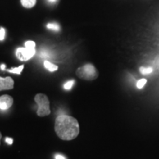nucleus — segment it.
Returning <instances> with one entry per match:
<instances>
[{"label": "nucleus", "mask_w": 159, "mask_h": 159, "mask_svg": "<svg viewBox=\"0 0 159 159\" xmlns=\"http://www.w3.org/2000/svg\"><path fill=\"white\" fill-rule=\"evenodd\" d=\"M75 73L79 78L89 81L94 80L99 76L98 71L91 63H87L83 66L79 67Z\"/></svg>", "instance_id": "obj_3"}, {"label": "nucleus", "mask_w": 159, "mask_h": 159, "mask_svg": "<svg viewBox=\"0 0 159 159\" xmlns=\"http://www.w3.org/2000/svg\"><path fill=\"white\" fill-rule=\"evenodd\" d=\"M146 83H147V80L146 79H141V80H139L136 83L137 88L139 89H142L143 87L144 86Z\"/></svg>", "instance_id": "obj_13"}, {"label": "nucleus", "mask_w": 159, "mask_h": 159, "mask_svg": "<svg viewBox=\"0 0 159 159\" xmlns=\"http://www.w3.org/2000/svg\"><path fill=\"white\" fill-rule=\"evenodd\" d=\"M5 142L8 144H13V139L7 137V138L5 139Z\"/></svg>", "instance_id": "obj_15"}, {"label": "nucleus", "mask_w": 159, "mask_h": 159, "mask_svg": "<svg viewBox=\"0 0 159 159\" xmlns=\"http://www.w3.org/2000/svg\"><path fill=\"white\" fill-rule=\"evenodd\" d=\"M5 30L3 27H0V41L5 39Z\"/></svg>", "instance_id": "obj_14"}, {"label": "nucleus", "mask_w": 159, "mask_h": 159, "mask_svg": "<svg viewBox=\"0 0 159 159\" xmlns=\"http://www.w3.org/2000/svg\"><path fill=\"white\" fill-rule=\"evenodd\" d=\"M5 65H2L1 69H5Z\"/></svg>", "instance_id": "obj_17"}, {"label": "nucleus", "mask_w": 159, "mask_h": 159, "mask_svg": "<svg viewBox=\"0 0 159 159\" xmlns=\"http://www.w3.org/2000/svg\"><path fill=\"white\" fill-rule=\"evenodd\" d=\"M24 66H25L21 65V66H19L17 67V68H12L11 69H7V71L10 73H13V74L21 75V71H22L23 69H24Z\"/></svg>", "instance_id": "obj_9"}, {"label": "nucleus", "mask_w": 159, "mask_h": 159, "mask_svg": "<svg viewBox=\"0 0 159 159\" xmlns=\"http://www.w3.org/2000/svg\"><path fill=\"white\" fill-rule=\"evenodd\" d=\"M139 71H140V72L142 73V75H146L152 73L153 69H152V67H147V68L146 67H141V68L139 69Z\"/></svg>", "instance_id": "obj_10"}, {"label": "nucleus", "mask_w": 159, "mask_h": 159, "mask_svg": "<svg viewBox=\"0 0 159 159\" xmlns=\"http://www.w3.org/2000/svg\"><path fill=\"white\" fill-rule=\"evenodd\" d=\"M55 159H66L63 156H61V155H56L55 156Z\"/></svg>", "instance_id": "obj_16"}, {"label": "nucleus", "mask_w": 159, "mask_h": 159, "mask_svg": "<svg viewBox=\"0 0 159 159\" xmlns=\"http://www.w3.org/2000/svg\"><path fill=\"white\" fill-rule=\"evenodd\" d=\"M35 43L33 41H27L25 47H19L16 52V56L21 61H27L34 56L35 53Z\"/></svg>", "instance_id": "obj_4"}, {"label": "nucleus", "mask_w": 159, "mask_h": 159, "mask_svg": "<svg viewBox=\"0 0 159 159\" xmlns=\"http://www.w3.org/2000/svg\"><path fill=\"white\" fill-rule=\"evenodd\" d=\"M2 135L1 132H0V141H1V139H2Z\"/></svg>", "instance_id": "obj_19"}, {"label": "nucleus", "mask_w": 159, "mask_h": 159, "mask_svg": "<svg viewBox=\"0 0 159 159\" xmlns=\"http://www.w3.org/2000/svg\"><path fill=\"white\" fill-rule=\"evenodd\" d=\"M21 3L25 8H32L36 4V0H21Z\"/></svg>", "instance_id": "obj_7"}, {"label": "nucleus", "mask_w": 159, "mask_h": 159, "mask_svg": "<svg viewBox=\"0 0 159 159\" xmlns=\"http://www.w3.org/2000/svg\"><path fill=\"white\" fill-rule=\"evenodd\" d=\"M34 99L38 105V110L36 111L38 116L43 117L49 116L51 114L50 102L47 95L39 93L35 95Z\"/></svg>", "instance_id": "obj_2"}, {"label": "nucleus", "mask_w": 159, "mask_h": 159, "mask_svg": "<svg viewBox=\"0 0 159 159\" xmlns=\"http://www.w3.org/2000/svg\"><path fill=\"white\" fill-rule=\"evenodd\" d=\"M13 104V98L7 94H4L0 97V109L7 110Z\"/></svg>", "instance_id": "obj_6"}, {"label": "nucleus", "mask_w": 159, "mask_h": 159, "mask_svg": "<svg viewBox=\"0 0 159 159\" xmlns=\"http://www.w3.org/2000/svg\"><path fill=\"white\" fill-rule=\"evenodd\" d=\"M47 27L49 30H53L55 31H58L60 30V26L55 23H49L47 25Z\"/></svg>", "instance_id": "obj_11"}, {"label": "nucleus", "mask_w": 159, "mask_h": 159, "mask_svg": "<svg viewBox=\"0 0 159 159\" xmlns=\"http://www.w3.org/2000/svg\"><path fill=\"white\" fill-rule=\"evenodd\" d=\"M49 2H54L56 1V0H49Z\"/></svg>", "instance_id": "obj_18"}, {"label": "nucleus", "mask_w": 159, "mask_h": 159, "mask_svg": "<svg viewBox=\"0 0 159 159\" xmlns=\"http://www.w3.org/2000/svg\"><path fill=\"white\" fill-rule=\"evenodd\" d=\"M43 65H44L45 69H47L49 71H55L58 69V66H57L53 64V63L49 62V61H45L44 63H43Z\"/></svg>", "instance_id": "obj_8"}, {"label": "nucleus", "mask_w": 159, "mask_h": 159, "mask_svg": "<svg viewBox=\"0 0 159 159\" xmlns=\"http://www.w3.org/2000/svg\"><path fill=\"white\" fill-rule=\"evenodd\" d=\"M75 82V81L73 80H72L67 81V82L63 85V88H64V89H66V90H70V89L72 88L73 85H74Z\"/></svg>", "instance_id": "obj_12"}, {"label": "nucleus", "mask_w": 159, "mask_h": 159, "mask_svg": "<svg viewBox=\"0 0 159 159\" xmlns=\"http://www.w3.org/2000/svg\"><path fill=\"white\" fill-rule=\"evenodd\" d=\"M14 88V80L11 77H0V91L11 90Z\"/></svg>", "instance_id": "obj_5"}, {"label": "nucleus", "mask_w": 159, "mask_h": 159, "mask_svg": "<svg viewBox=\"0 0 159 159\" xmlns=\"http://www.w3.org/2000/svg\"><path fill=\"white\" fill-rule=\"evenodd\" d=\"M55 131L57 136L63 141L76 139L80 134V125L75 117L61 115L55 119Z\"/></svg>", "instance_id": "obj_1"}]
</instances>
